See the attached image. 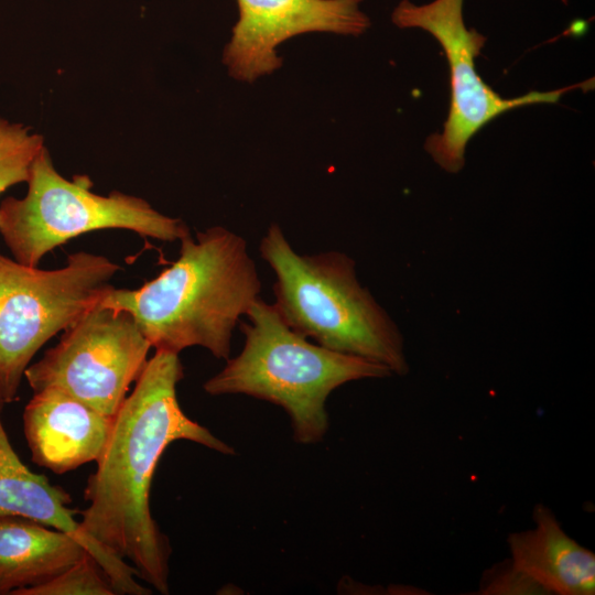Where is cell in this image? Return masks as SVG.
I'll return each mask as SVG.
<instances>
[{"mask_svg": "<svg viewBox=\"0 0 595 595\" xmlns=\"http://www.w3.org/2000/svg\"><path fill=\"white\" fill-rule=\"evenodd\" d=\"M151 344L123 311L97 303L24 372L33 392L60 390L113 416L144 368Z\"/></svg>", "mask_w": 595, "mask_h": 595, "instance_id": "obj_8", "label": "cell"}, {"mask_svg": "<svg viewBox=\"0 0 595 595\" xmlns=\"http://www.w3.org/2000/svg\"><path fill=\"white\" fill-rule=\"evenodd\" d=\"M533 522L532 529L508 537L512 566L545 594L593 595L595 554L571 538L544 505L534 507Z\"/></svg>", "mask_w": 595, "mask_h": 595, "instance_id": "obj_12", "label": "cell"}, {"mask_svg": "<svg viewBox=\"0 0 595 595\" xmlns=\"http://www.w3.org/2000/svg\"><path fill=\"white\" fill-rule=\"evenodd\" d=\"M240 323L245 344L203 389L209 396L246 394L269 401L290 416L294 440L321 441L328 428L326 400L342 385L387 378L391 370L378 363L338 353L289 327L273 304L258 298Z\"/></svg>", "mask_w": 595, "mask_h": 595, "instance_id": "obj_4", "label": "cell"}, {"mask_svg": "<svg viewBox=\"0 0 595 595\" xmlns=\"http://www.w3.org/2000/svg\"><path fill=\"white\" fill-rule=\"evenodd\" d=\"M178 354L155 350L112 420L96 470L84 490L88 506L79 522L98 543L130 564L137 576L169 593L171 547L150 509V488L165 448L191 441L223 454L234 447L191 420L181 409Z\"/></svg>", "mask_w": 595, "mask_h": 595, "instance_id": "obj_1", "label": "cell"}, {"mask_svg": "<svg viewBox=\"0 0 595 595\" xmlns=\"http://www.w3.org/2000/svg\"><path fill=\"white\" fill-rule=\"evenodd\" d=\"M87 552L61 530L19 516H0V595H18L43 584Z\"/></svg>", "mask_w": 595, "mask_h": 595, "instance_id": "obj_13", "label": "cell"}, {"mask_svg": "<svg viewBox=\"0 0 595 595\" xmlns=\"http://www.w3.org/2000/svg\"><path fill=\"white\" fill-rule=\"evenodd\" d=\"M119 270L107 257L87 251L71 253L54 270L0 253V397L6 404L17 400L40 348L99 303Z\"/></svg>", "mask_w": 595, "mask_h": 595, "instance_id": "obj_6", "label": "cell"}, {"mask_svg": "<svg viewBox=\"0 0 595 595\" xmlns=\"http://www.w3.org/2000/svg\"><path fill=\"white\" fill-rule=\"evenodd\" d=\"M392 22L399 28H419L429 32L445 52L450 67V111L443 131L430 136L424 148L435 163L450 173L463 169L470 138L499 115L527 105L554 104L572 89L593 87V79H588L556 90L530 91L516 98L499 96L476 72L475 58L486 37L466 28L463 0H434L423 6L402 0L393 10Z\"/></svg>", "mask_w": 595, "mask_h": 595, "instance_id": "obj_7", "label": "cell"}, {"mask_svg": "<svg viewBox=\"0 0 595 595\" xmlns=\"http://www.w3.org/2000/svg\"><path fill=\"white\" fill-rule=\"evenodd\" d=\"M259 252L275 274L273 305L289 327L331 350L408 372L402 335L361 286L349 256L300 255L278 224L267 229Z\"/></svg>", "mask_w": 595, "mask_h": 595, "instance_id": "obj_3", "label": "cell"}, {"mask_svg": "<svg viewBox=\"0 0 595 595\" xmlns=\"http://www.w3.org/2000/svg\"><path fill=\"white\" fill-rule=\"evenodd\" d=\"M4 405L0 397V516L28 518L72 536L102 567L116 594H151L150 588L137 582L130 564L87 534L75 517L77 511L68 508L69 494L21 462L2 423Z\"/></svg>", "mask_w": 595, "mask_h": 595, "instance_id": "obj_10", "label": "cell"}, {"mask_svg": "<svg viewBox=\"0 0 595 595\" xmlns=\"http://www.w3.org/2000/svg\"><path fill=\"white\" fill-rule=\"evenodd\" d=\"M26 184L23 197L0 202V235L13 259L30 267L89 231L126 229L162 241L190 234L182 219L161 214L141 197L118 191L96 194L86 174L65 178L46 147L34 159Z\"/></svg>", "mask_w": 595, "mask_h": 595, "instance_id": "obj_5", "label": "cell"}, {"mask_svg": "<svg viewBox=\"0 0 595 595\" xmlns=\"http://www.w3.org/2000/svg\"><path fill=\"white\" fill-rule=\"evenodd\" d=\"M113 416L56 389L33 392L22 414L32 461L55 474L96 462L108 440Z\"/></svg>", "mask_w": 595, "mask_h": 595, "instance_id": "obj_11", "label": "cell"}, {"mask_svg": "<svg viewBox=\"0 0 595 595\" xmlns=\"http://www.w3.org/2000/svg\"><path fill=\"white\" fill-rule=\"evenodd\" d=\"M363 0H237L239 20L224 51L229 74L252 82L281 67L275 47L302 33L360 35L370 25Z\"/></svg>", "mask_w": 595, "mask_h": 595, "instance_id": "obj_9", "label": "cell"}, {"mask_svg": "<svg viewBox=\"0 0 595 595\" xmlns=\"http://www.w3.org/2000/svg\"><path fill=\"white\" fill-rule=\"evenodd\" d=\"M178 258L138 289L112 286L99 304L127 312L155 350L178 354L201 346L229 359L240 317L261 282L247 241L214 226L180 239Z\"/></svg>", "mask_w": 595, "mask_h": 595, "instance_id": "obj_2", "label": "cell"}, {"mask_svg": "<svg viewBox=\"0 0 595 595\" xmlns=\"http://www.w3.org/2000/svg\"><path fill=\"white\" fill-rule=\"evenodd\" d=\"M483 594H545V592L530 577L517 570L509 562L507 565L493 567L486 573L482 586Z\"/></svg>", "mask_w": 595, "mask_h": 595, "instance_id": "obj_16", "label": "cell"}, {"mask_svg": "<svg viewBox=\"0 0 595 595\" xmlns=\"http://www.w3.org/2000/svg\"><path fill=\"white\" fill-rule=\"evenodd\" d=\"M45 147L44 138L28 126L0 117V194L26 183L31 165Z\"/></svg>", "mask_w": 595, "mask_h": 595, "instance_id": "obj_14", "label": "cell"}, {"mask_svg": "<svg viewBox=\"0 0 595 595\" xmlns=\"http://www.w3.org/2000/svg\"><path fill=\"white\" fill-rule=\"evenodd\" d=\"M102 567L90 553L50 581L21 591L18 595H115Z\"/></svg>", "mask_w": 595, "mask_h": 595, "instance_id": "obj_15", "label": "cell"}]
</instances>
